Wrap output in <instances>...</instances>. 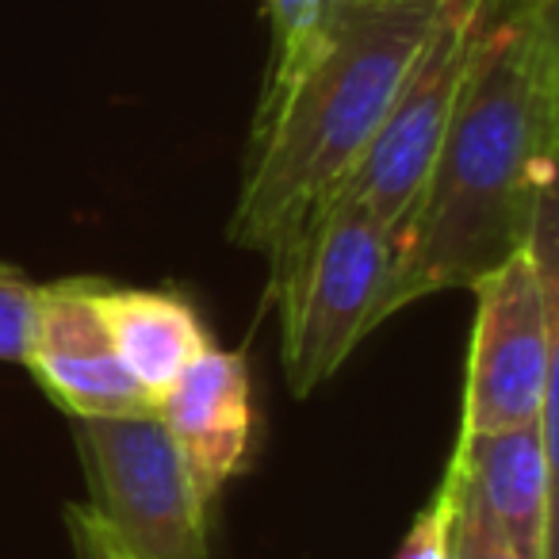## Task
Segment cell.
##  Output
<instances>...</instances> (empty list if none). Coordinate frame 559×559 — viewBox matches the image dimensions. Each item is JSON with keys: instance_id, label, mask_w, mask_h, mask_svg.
<instances>
[{"instance_id": "5", "label": "cell", "mask_w": 559, "mask_h": 559, "mask_svg": "<svg viewBox=\"0 0 559 559\" xmlns=\"http://www.w3.org/2000/svg\"><path fill=\"white\" fill-rule=\"evenodd\" d=\"M479 12L483 0H444L441 20H437L414 70L406 73L380 131L357 157L349 177L330 195L337 203L360 207L391 238H395L411 203L418 200L421 180L433 165L444 127L456 108L460 85H464L467 66H472L475 35H479Z\"/></svg>"}, {"instance_id": "4", "label": "cell", "mask_w": 559, "mask_h": 559, "mask_svg": "<svg viewBox=\"0 0 559 559\" xmlns=\"http://www.w3.org/2000/svg\"><path fill=\"white\" fill-rule=\"evenodd\" d=\"M472 296L460 437L533 421L556 433V195L544 200L528 246Z\"/></svg>"}, {"instance_id": "7", "label": "cell", "mask_w": 559, "mask_h": 559, "mask_svg": "<svg viewBox=\"0 0 559 559\" xmlns=\"http://www.w3.org/2000/svg\"><path fill=\"white\" fill-rule=\"evenodd\" d=\"M100 276H62L39 284V314L24 368L43 395L78 421L154 414V399L127 376L96 314Z\"/></svg>"}, {"instance_id": "2", "label": "cell", "mask_w": 559, "mask_h": 559, "mask_svg": "<svg viewBox=\"0 0 559 559\" xmlns=\"http://www.w3.org/2000/svg\"><path fill=\"white\" fill-rule=\"evenodd\" d=\"M444 0H334L304 70L257 108L230 241L269 257L334 195L426 50Z\"/></svg>"}, {"instance_id": "13", "label": "cell", "mask_w": 559, "mask_h": 559, "mask_svg": "<svg viewBox=\"0 0 559 559\" xmlns=\"http://www.w3.org/2000/svg\"><path fill=\"white\" fill-rule=\"evenodd\" d=\"M452 518H456V487L444 472L433 498L414 518L406 540L399 544L395 559H452Z\"/></svg>"}, {"instance_id": "12", "label": "cell", "mask_w": 559, "mask_h": 559, "mask_svg": "<svg viewBox=\"0 0 559 559\" xmlns=\"http://www.w3.org/2000/svg\"><path fill=\"white\" fill-rule=\"evenodd\" d=\"M39 314V284L20 269L0 264V360L24 365Z\"/></svg>"}, {"instance_id": "10", "label": "cell", "mask_w": 559, "mask_h": 559, "mask_svg": "<svg viewBox=\"0 0 559 559\" xmlns=\"http://www.w3.org/2000/svg\"><path fill=\"white\" fill-rule=\"evenodd\" d=\"M96 314L108 330L119 365L154 399V406L180 380V372L211 349V337L195 307L177 292L119 288L100 280Z\"/></svg>"}, {"instance_id": "3", "label": "cell", "mask_w": 559, "mask_h": 559, "mask_svg": "<svg viewBox=\"0 0 559 559\" xmlns=\"http://www.w3.org/2000/svg\"><path fill=\"white\" fill-rule=\"evenodd\" d=\"M280 311V365L299 399L342 372L380 326L391 276V234L349 203L314 207L269 253Z\"/></svg>"}, {"instance_id": "11", "label": "cell", "mask_w": 559, "mask_h": 559, "mask_svg": "<svg viewBox=\"0 0 559 559\" xmlns=\"http://www.w3.org/2000/svg\"><path fill=\"white\" fill-rule=\"evenodd\" d=\"M330 4L334 0H264V12H269V27H272V55H269V73H264L261 104L280 96V88L304 70L322 27H326Z\"/></svg>"}, {"instance_id": "8", "label": "cell", "mask_w": 559, "mask_h": 559, "mask_svg": "<svg viewBox=\"0 0 559 559\" xmlns=\"http://www.w3.org/2000/svg\"><path fill=\"white\" fill-rule=\"evenodd\" d=\"M449 475L518 548L521 559H551V483L556 433L533 426L456 437Z\"/></svg>"}, {"instance_id": "1", "label": "cell", "mask_w": 559, "mask_h": 559, "mask_svg": "<svg viewBox=\"0 0 559 559\" xmlns=\"http://www.w3.org/2000/svg\"><path fill=\"white\" fill-rule=\"evenodd\" d=\"M556 0H483L472 66L418 200L391 238L380 326L441 292H472L533 238L556 195Z\"/></svg>"}, {"instance_id": "14", "label": "cell", "mask_w": 559, "mask_h": 559, "mask_svg": "<svg viewBox=\"0 0 559 559\" xmlns=\"http://www.w3.org/2000/svg\"><path fill=\"white\" fill-rule=\"evenodd\" d=\"M452 559H521L518 548L510 544V536L472 498L460 495V490H456V518H452Z\"/></svg>"}, {"instance_id": "6", "label": "cell", "mask_w": 559, "mask_h": 559, "mask_svg": "<svg viewBox=\"0 0 559 559\" xmlns=\"http://www.w3.org/2000/svg\"><path fill=\"white\" fill-rule=\"evenodd\" d=\"M93 510L150 559H207V513L157 414L78 421Z\"/></svg>"}, {"instance_id": "9", "label": "cell", "mask_w": 559, "mask_h": 559, "mask_svg": "<svg viewBox=\"0 0 559 559\" xmlns=\"http://www.w3.org/2000/svg\"><path fill=\"white\" fill-rule=\"evenodd\" d=\"M154 414L177 444L203 506H211L218 490L246 467L249 437H253L246 353L211 345L157 399Z\"/></svg>"}, {"instance_id": "16", "label": "cell", "mask_w": 559, "mask_h": 559, "mask_svg": "<svg viewBox=\"0 0 559 559\" xmlns=\"http://www.w3.org/2000/svg\"><path fill=\"white\" fill-rule=\"evenodd\" d=\"M353 4H372V0H353Z\"/></svg>"}, {"instance_id": "15", "label": "cell", "mask_w": 559, "mask_h": 559, "mask_svg": "<svg viewBox=\"0 0 559 559\" xmlns=\"http://www.w3.org/2000/svg\"><path fill=\"white\" fill-rule=\"evenodd\" d=\"M66 533L73 544V559H150L127 536H119L88 502L66 506Z\"/></svg>"}]
</instances>
